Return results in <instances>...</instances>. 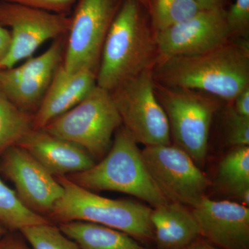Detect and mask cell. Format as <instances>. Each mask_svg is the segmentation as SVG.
<instances>
[{
	"instance_id": "6da1fadb",
	"label": "cell",
	"mask_w": 249,
	"mask_h": 249,
	"mask_svg": "<svg viewBox=\"0 0 249 249\" xmlns=\"http://www.w3.org/2000/svg\"><path fill=\"white\" fill-rule=\"evenodd\" d=\"M152 73L156 83L163 86L233 101L249 86V45L229 42L201 55L165 59L157 62Z\"/></svg>"
},
{
	"instance_id": "7a4b0ae2",
	"label": "cell",
	"mask_w": 249,
	"mask_h": 249,
	"mask_svg": "<svg viewBox=\"0 0 249 249\" xmlns=\"http://www.w3.org/2000/svg\"><path fill=\"white\" fill-rule=\"evenodd\" d=\"M139 4L124 0L103 44L96 84L111 93L150 68L157 53L155 37L142 20Z\"/></svg>"
},
{
	"instance_id": "3957f363",
	"label": "cell",
	"mask_w": 249,
	"mask_h": 249,
	"mask_svg": "<svg viewBox=\"0 0 249 249\" xmlns=\"http://www.w3.org/2000/svg\"><path fill=\"white\" fill-rule=\"evenodd\" d=\"M65 178L88 191L119 192L153 208L170 201L154 181L138 143L123 125L116 131L110 149L102 160L89 169Z\"/></svg>"
},
{
	"instance_id": "277c9868",
	"label": "cell",
	"mask_w": 249,
	"mask_h": 249,
	"mask_svg": "<svg viewBox=\"0 0 249 249\" xmlns=\"http://www.w3.org/2000/svg\"><path fill=\"white\" fill-rule=\"evenodd\" d=\"M63 194L48 217L55 224L83 221L116 229L139 242L154 240L152 208L137 201L113 199L98 196L69 180L56 178Z\"/></svg>"
},
{
	"instance_id": "5b68a950",
	"label": "cell",
	"mask_w": 249,
	"mask_h": 249,
	"mask_svg": "<svg viewBox=\"0 0 249 249\" xmlns=\"http://www.w3.org/2000/svg\"><path fill=\"white\" fill-rule=\"evenodd\" d=\"M121 126L111 93L96 85L81 102L42 129L83 147L96 162L107 155Z\"/></svg>"
},
{
	"instance_id": "8992f818",
	"label": "cell",
	"mask_w": 249,
	"mask_h": 249,
	"mask_svg": "<svg viewBox=\"0 0 249 249\" xmlns=\"http://www.w3.org/2000/svg\"><path fill=\"white\" fill-rule=\"evenodd\" d=\"M155 89L168 118L175 145L186 152L198 166L202 165L207 155L215 103L193 90L159 83H155Z\"/></svg>"
},
{
	"instance_id": "52a82bcc",
	"label": "cell",
	"mask_w": 249,
	"mask_h": 249,
	"mask_svg": "<svg viewBox=\"0 0 249 249\" xmlns=\"http://www.w3.org/2000/svg\"><path fill=\"white\" fill-rule=\"evenodd\" d=\"M155 83L148 68L111 92L122 125L145 146L171 144L169 123L156 95Z\"/></svg>"
},
{
	"instance_id": "ba28073f",
	"label": "cell",
	"mask_w": 249,
	"mask_h": 249,
	"mask_svg": "<svg viewBox=\"0 0 249 249\" xmlns=\"http://www.w3.org/2000/svg\"><path fill=\"white\" fill-rule=\"evenodd\" d=\"M120 0H79L67 33L62 67L73 73L84 67L97 70L106 36Z\"/></svg>"
},
{
	"instance_id": "9c48e42d",
	"label": "cell",
	"mask_w": 249,
	"mask_h": 249,
	"mask_svg": "<svg viewBox=\"0 0 249 249\" xmlns=\"http://www.w3.org/2000/svg\"><path fill=\"white\" fill-rule=\"evenodd\" d=\"M150 175L170 201L195 207L211 184L199 166L176 145L145 146L142 150Z\"/></svg>"
},
{
	"instance_id": "30bf717a",
	"label": "cell",
	"mask_w": 249,
	"mask_h": 249,
	"mask_svg": "<svg viewBox=\"0 0 249 249\" xmlns=\"http://www.w3.org/2000/svg\"><path fill=\"white\" fill-rule=\"evenodd\" d=\"M71 22V17L67 15L0 1V25L10 28L11 38L0 70L31 58L47 41L67 36Z\"/></svg>"
},
{
	"instance_id": "8fae6325",
	"label": "cell",
	"mask_w": 249,
	"mask_h": 249,
	"mask_svg": "<svg viewBox=\"0 0 249 249\" xmlns=\"http://www.w3.org/2000/svg\"><path fill=\"white\" fill-rule=\"evenodd\" d=\"M223 7L201 10L189 18L155 36L157 62L174 57L195 56L215 50L229 42V31Z\"/></svg>"
},
{
	"instance_id": "7c38bea8",
	"label": "cell",
	"mask_w": 249,
	"mask_h": 249,
	"mask_svg": "<svg viewBox=\"0 0 249 249\" xmlns=\"http://www.w3.org/2000/svg\"><path fill=\"white\" fill-rule=\"evenodd\" d=\"M66 36L53 40L44 53L22 65L0 70V91L15 106L34 115L61 65Z\"/></svg>"
},
{
	"instance_id": "4fadbf2b",
	"label": "cell",
	"mask_w": 249,
	"mask_h": 249,
	"mask_svg": "<svg viewBox=\"0 0 249 249\" xmlns=\"http://www.w3.org/2000/svg\"><path fill=\"white\" fill-rule=\"evenodd\" d=\"M0 173L14 183L23 204L48 219L63 194L58 179L22 147L14 145L0 156Z\"/></svg>"
},
{
	"instance_id": "5bb4252c",
	"label": "cell",
	"mask_w": 249,
	"mask_h": 249,
	"mask_svg": "<svg viewBox=\"0 0 249 249\" xmlns=\"http://www.w3.org/2000/svg\"><path fill=\"white\" fill-rule=\"evenodd\" d=\"M191 210L201 238L219 249H249L248 206L205 196Z\"/></svg>"
},
{
	"instance_id": "9a60e30c",
	"label": "cell",
	"mask_w": 249,
	"mask_h": 249,
	"mask_svg": "<svg viewBox=\"0 0 249 249\" xmlns=\"http://www.w3.org/2000/svg\"><path fill=\"white\" fill-rule=\"evenodd\" d=\"M17 145L27 150L55 178L84 171L96 163L83 147L43 129H31Z\"/></svg>"
},
{
	"instance_id": "2e32d148",
	"label": "cell",
	"mask_w": 249,
	"mask_h": 249,
	"mask_svg": "<svg viewBox=\"0 0 249 249\" xmlns=\"http://www.w3.org/2000/svg\"><path fill=\"white\" fill-rule=\"evenodd\" d=\"M96 76L97 70L89 67L67 73L60 65L40 107L34 114V129L44 128L54 119L81 102L97 85Z\"/></svg>"
},
{
	"instance_id": "e0dca14e",
	"label": "cell",
	"mask_w": 249,
	"mask_h": 249,
	"mask_svg": "<svg viewBox=\"0 0 249 249\" xmlns=\"http://www.w3.org/2000/svg\"><path fill=\"white\" fill-rule=\"evenodd\" d=\"M150 219L158 249H188L201 237L191 208L179 203L169 201L154 207Z\"/></svg>"
},
{
	"instance_id": "ac0fdd59",
	"label": "cell",
	"mask_w": 249,
	"mask_h": 249,
	"mask_svg": "<svg viewBox=\"0 0 249 249\" xmlns=\"http://www.w3.org/2000/svg\"><path fill=\"white\" fill-rule=\"evenodd\" d=\"M56 225L80 249H148L124 232L95 223L72 221Z\"/></svg>"
},
{
	"instance_id": "d6986e66",
	"label": "cell",
	"mask_w": 249,
	"mask_h": 249,
	"mask_svg": "<svg viewBox=\"0 0 249 249\" xmlns=\"http://www.w3.org/2000/svg\"><path fill=\"white\" fill-rule=\"evenodd\" d=\"M217 183L227 194L249 204V147H235L219 163Z\"/></svg>"
},
{
	"instance_id": "ffe728a7",
	"label": "cell",
	"mask_w": 249,
	"mask_h": 249,
	"mask_svg": "<svg viewBox=\"0 0 249 249\" xmlns=\"http://www.w3.org/2000/svg\"><path fill=\"white\" fill-rule=\"evenodd\" d=\"M49 222H52L23 204L16 191L0 178V224L8 231H20L25 227Z\"/></svg>"
},
{
	"instance_id": "44dd1931",
	"label": "cell",
	"mask_w": 249,
	"mask_h": 249,
	"mask_svg": "<svg viewBox=\"0 0 249 249\" xmlns=\"http://www.w3.org/2000/svg\"><path fill=\"white\" fill-rule=\"evenodd\" d=\"M33 119V114L18 108L0 91V156L34 129Z\"/></svg>"
},
{
	"instance_id": "7402d4cb",
	"label": "cell",
	"mask_w": 249,
	"mask_h": 249,
	"mask_svg": "<svg viewBox=\"0 0 249 249\" xmlns=\"http://www.w3.org/2000/svg\"><path fill=\"white\" fill-rule=\"evenodd\" d=\"M196 0H156L152 21L156 31L164 30L189 19L201 11Z\"/></svg>"
},
{
	"instance_id": "603a6c76",
	"label": "cell",
	"mask_w": 249,
	"mask_h": 249,
	"mask_svg": "<svg viewBox=\"0 0 249 249\" xmlns=\"http://www.w3.org/2000/svg\"><path fill=\"white\" fill-rule=\"evenodd\" d=\"M19 232L32 249H80L52 222L25 227Z\"/></svg>"
},
{
	"instance_id": "cb8c5ba5",
	"label": "cell",
	"mask_w": 249,
	"mask_h": 249,
	"mask_svg": "<svg viewBox=\"0 0 249 249\" xmlns=\"http://www.w3.org/2000/svg\"><path fill=\"white\" fill-rule=\"evenodd\" d=\"M226 140L232 146L249 145V117L240 115L232 107L229 108L227 112Z\"/></svg>"
},
{
	"instance_id": "d4e9b609",
	"label": "cell",
	"mask_w": 249,
	"mask_h": 249,
	"mask_svg": "<svg viewBox=\"0 0 249 249\" xmlns=\"http://www.w3.org/2000/svg\"><path fill=\"white\" fill-rule=\"evenodd\" d=\"M226 13L231 36H247L249 29V0H235Z\"/></svg>"
},
{
	"instance_id": "484cf974",
	"label": "cell",
	"mask_w": 249,
	"mask_h": 249,
	"mask_svg": "<svg viewBox=\"0 0 249 249\" xmlns=\"http://www.w3.org/2000/svg\"><path fill=\"white\" fill-rule=\"evenodd\" d=\"M0 1L22 5L55 14L68 15L76 0H0Z\"/></svg>"
},
{
	"instance_id": "4316f807",
	"label": "cell",
	"mask_w": 249,
	"mask_h": 249,
	"mask_svg": "<svg viewBox=\"0 0 249 249\" xmlns=\"http://www.w3.org/2000/svg\"><path fill=\"white\" fill-rule=\"evenodd\" d=\"M0 249H32L19 231H8L0 239Z\"/></svg>"
},
{
	"instance_id": "83f0119b",
	"label": "cell",
	"mask_w": 249,
	"mask_h": 249,
	"mask_svg": "<svg viewBox=\"0 0 249 249\" xmlns=\"http://www.w3.org/2000/svg\"><path fill=\"white\" fill-rule=\"evenodd\" d=\"M233 101L234 110L240 115L249 117V86L239 93Z\"/></svg>"
},
{
	"instance_id": "f1b7e54d",
	"label": "cell",
	"mask_w": 249,
	"mask_h": 249,
	"mask_svg": "<svg viewBox=\"0 0 249 249\" xmlns=\"http://www.w3.org/2000/svg\"><path fill=\"white\" fill-rule=\"evenodd\" d=\"M11 41V33L9 29L0 25V64L9 53Z\"/></svg>"
},
{
	"instance_id": "f546056e",
	"label": "cell",
	"mask_w": 249,
	"mask_h": 249,
	"mask_svg": "<svg viewBox=\"0 0 249 249\" xmlns=\"http://www.w3.org/2000/svg\"><path fill=\"white\" fill-rule=\"evenodd\" d=\"M201 10L222 7L223 0H196Z\"/></svg>"
},
{
	"instance_id": "4dcf8cb0",
	"label": "cell",
	"mask_w": 249,
	"mask_h": 249,
	"mask_svg": "<svg viewBox=\"0 0 249 249\" xmlns=\"http://www.w3.org/2000/svg\"><path fill=\"white\" fill-rule=\"evenodd\" d=\"M188 249H219L217 248V247H214V246L211 245L209 242H208L207 241L204 240V239L200 238L198 239L196 242H195L191 246V247L188 248Z\"/></svg>"
},
{
	"instance_id": "1f68e13d",
	"label": "cell",
	"mask_w": 249,
	"mask_h": 249,
	"mask_svg": "<svg viewBox=\"0 0 249 249\" xmlns=\"http://www.w3.org/2000/svg\"><path fill=\"white\" fill-rule=\"evenodd\" d=\"M7 232V229H6L4 226L1 225V224H0V239H1V237H2L3 236H4Z\"/></svg>"
},
{
	"instance_id": "d6a6232c",
	"label": "cell",
	"mask_w": 249,
	"mask_h": 249,
	"mask_svg": "<svg viewBox=\"0 0 249 249\" xmlns=\"http://www.w3.org/2000/svg\"><path fill=\"white\" fill-rule=\"evenodd\" d=\"M139 2L142 3V4H147V2H148L149 0H138Z\"/></svg>"
},
{
	"instance_id": "836d02e7",
	"label": "cell",
	"mask_w": 249,
	"mask_h": 249,
	"mask_svg": "<svg viewBox=\"0 0 249 249\" xmlns=\"http://www.w3.org/2000/svg\"></svg>"
}]
</instances>
